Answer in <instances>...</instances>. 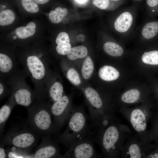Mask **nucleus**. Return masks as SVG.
Listing matches in <instances>:
<instances>
[{"instance_id": "1", "label": "nucleus", "mask_w": 158, "mask_h": 158, "mask_svg": "<svg viewBox=\"0 0 158 158\" xmlns=\"http://www.w3.org/2000/svg\"><path fill=\"white\" fill-rule=\"evenodd\" d=\"M119 121H114L94 133L95 142L99 145L105 158L118 157L122 147L131 133L129 127Z\"/></svg>"}, {"instance_id": "2", "label": "nucleus", "mask_w": 158, "mask_h": 158, "mask_svg": "<svg viewBox=\"0 0 158 158\" xmlns=\"http://www.w3.org/2000/svg\"><path fill=\"white\" fill-rule=\"evenodd\" d=\"M152 108L150 106L144 105L132 109L122 107L118 111L130 123L144 145L146 153L152 145L149 140L147 130L148 123L152 110Z\"/></svg>"}, {"instance_id": "3", "label": "nucleus", "mask_w": 158, "mask_h": 158, "mask_svg": "<svg viewBox=\"0 0 158 158\" xmlns=\"http://www.w3.org/2000/svg\"><path fill=\"white\" fill-rule=\"evenodd\" d=\"M50 106L46 101L37 99L28 107L27 122L36 133L47 135L54 133Z\"/></svg>"}, {"instance_id": "4", "label": "nucleus", "mask_w": 158, "mask_h": 158, "mask_svg": "<svg viewBox=\"0 0 158 158\" xmlns=\"http://www.w3.org/2000/svg\"><path fill=\"white\" fill-rule=\"evenodd\" d=\"M88 117L81 108L73 109L64 131L58 135L57 141L68 148L75 140L88 134L91 131L87 123Z\"/></svg>"}, {"instance_id": "5", "label": "nucleus", "mask_w": 158, "mask_h": 158, "mask_svg": "<svg viewBox=\"0 0 158 158\" xmlns=\"http://www.w3.org/2000/svg\"><path fill=\"white\" fill-rule=\"evenodd\" d=\"M28 76L24 70H19L6 80L12 93L8 99L16 105L29 107L37 99L36 94L28 85L26 81Z\"/></svg>"}, {"instance_id": "6", "label": "nucleus", "mask_w": 158, "mask_h": 158, "mask_svg": "<svg viewBox=\"0 0 158 158\" xmlns=\"http://www.w3.org/2000/svg\"><path fill=\"white\" fill-rule=\"evenodd\" d=\"M36 133L24 127H16L9 130L3 137L1 145H11L28 152L37 140Z\"/></svg>"}, {"instance_id": "7", "label": "nucleus", "mask_w": 158, "mask_h": 158, "mask_svg": "<svg viewBox=\"0 0 158 158\" xmlns=\"http://www.w3.org/2000/svg\"><path fill=\"white\" fill-rule=\"evenodd\" d=\"M95 142L93 133L91 131L86 135L74 141L62 158H92L100 157L94 146Z\"/></svg>"}, {"instance_id": "8", "label": "nucleus", "mask_w": 158, "mask_h": 158, "mask_svg": "<svg viewBox=\"0 0 158 158\" xmlns=\"http://www.w3.org/2000/svg\"><path fill=\"white\" fill-rule=\"evenodd\" d=\"M70 101L69 97L64 95L50 105L51 112L54 117V133L59 132L68 122L73 109Z\"/></svg>"}, {"instance_id": "9", "label": "nucleus", "mask_w": 158, "mask_h": 158, "mask_svg": "<svg viewBox=\"0 0 158 158\" xmlns=\"http://www.w3.org/2000/svg\"><path fill=\"white\" fill-rule=\"evenodd\" d=\"M146 153L144 145L136 134L127 139L121 148L120 155L124 158H146Z\"/></svg>"}, {"instance_id": "10", "label": "nucleus", "mask_w": 158, "mask_h": 158, "mask_svg": "<svg viewBox=\"0 0 158 158\" xmlns=\"http://www.w3.org/2000/svg\"><path fill=\"white\" fill-rule=\"evenodd\" d=\"M33 158H62L56 142L47 135L46 141L43 142L33 154Z\"/></svg>"}, {"instance_id": "11", "label": "nucleus", "mask_w": 158, "mask_h": 158, "mask_svg": "<svg viewBox=\"0 0 158 158\" xmlns=\"http://www.w3.org/2000/svg\"><path fill=\"white\" fill-rule=\"evenodd\" d=\"M133 20V17L130 13L128 12H124L115 20L114 24L115 29L120 32H126L130 28Z\"/></svg>"}, {"instance_id": "12", "label": "nucleus", "mask_w": 158, "mask_h": 158, "mask_svg": "<svg viewBox=\"0 0 158 158\" xmlns=\"http://www.w3.org/2000/svg\"><path fill=\"white\" fill-rule=\"evenodd\" d=\"M55 42L57 44L56 51L60 55L67 54L71 48L68 35L66 32H60L57 35Z\"/></svg>"}, {"instance_id": "13", "label": "nucleus", "mask_w": 158, "mask_h": 158, "mask_svg": "<svg viewBox=\"0 0 158 158\" xmlns=\"http://www.w3.org/2000/svg\"><path fill=\"white\" fill-rule=\"evenodd\" d=\"M63 89L62 85L55 81L51 85H47L45 89V99L48 97L54 102L60 99L63 95Z\"/></svg>"}, {"instance_id": "14", "label": "nucleus", "mask_w": 158, "mask_h": 158, "mask_svg": "<svg viewBox=\"0 0 158 158\" xmlns=\"http://www.w3.org/2000/svg\"><path fill=\"white\" fill-rule=\"evenodd\" d=\"M149 121L151 123V127L148 131L149 140L151 142H158V109H152Z\"/></svg>"}, {"instance_id": "15", "label": "nucleus", "mask_w": 158, "mask_h": 158, "mask_svg": "<svg viewBox=\"0 0 158 158\" xmlns=\"http://www.w3.org/2000/svg\"><path fill=\"white\" fill-rule=\"evenodd\" d=\"M99 77L107 81H111L118 79L120 75L118 71L114 67L108 65L101 67L98 72Z\"/></svg>"}, {"instance_id": "16", "label": "nucleus", "mask_w": 158, "mask_h": 158, "mask_svg": "<svg viewBox=\"0 0 158 158\" xmlns=\"http://www.w3.org/2000/svg\"><path fill=\"white\" fill-rule=\"evenodd\" d=\"M141 92L137 89L128 90L122 94L120 97L121 102L126 105L133 104L141 99Z\"/></svg>"}, {"instance_id": "17", "label": "nucleus", "mask_w": 158, "mask_h": 158, "mask_svg": "<svg viewBox=\"0 0 158 158\" xmlns=\"http://www.w3.org/2000/svg\"><path fill=\"white\" fill-rule=\"evenodd\" d=\"M16 105L9 99L0 109V131L2 133L7 120L8 119L12 110Z\"/></svg>"}, {"instance_id": "18", "label": "nucleus", "mask_w": 158, "mask_h": 158, "mask_svg": "<svg viewBox=\"0 0 158 158\" xmlns=\"http://www.w3.org/2000/svg\"><path fill=\"white\" fill-rule=\"evenodd\" d=\"M36 31V25L33 22L28 23L25 27L17 28L15 32L17 36L21 39H25L33 35Z\"/></svg>"}, {"instance_id": "19", "label": "nucleus", "mask_w": 158, "mask_h": 158, "mask_svg": "<svg viewBox=\"0 0 158 158\" xmlns=\"http://www.w3.org/2000/svg\"><path fill=\"white\" fill-rule=\"evenodd\" d=\"M105 52L109 55L113 56H119L123 53L122 47L118 44L112 42L105 43L103 46Z\"/></svg>"}, {"instance_id": "20", "label": "nucleus", "mask_w": 158, "mask_h": 158, "mask_svg": "<svg viewBox=\"0 0 158 158\" xmlns=\"http://www.w3.org/2000/svg\"><path fill=\"white\" fill-rule=\"evenodd\" d=\"M87 54V48L83 46H80L71 48L67 54L68 58L71 60L85 57Z\"/></svg>"}, {"instance_id": "21", "label": "nucleus", "mask_w": 158, "mask_h": 158, "mask_svg": "<svg viewBox=\"0 0 158 158\" xmlns=\"http://www.w3.org/2000/svg\"><path fill=\"white\" fill-rule=\"evenodd\" d=\"M67 13L68 10L66 8L57 7L54 10L50 11L49 16V19L53 23H59L62 20Z\"/></svg>"}, {"instance_id": "22", "label": "nucleus", "mask_w": 158, "mask_h": 158, "mask_svg": "<svg viewBox=\"0 0 158 158\" xmlns=\"http://www.w3.org/2000/svg\"><path fill=\"white\" fill-rule=\"evenodd\" d=\"M15 19L14 13L11 10L7 9L0 13V25L5 26L13 23Z\"/></svg>"}, {"instance_id": "23", "label": "nucleus", "mask_w": 158, "mask_h": 158, "mask_svg": "<svg viewBox=\"0 0 158 158\" xmlns=\"http://www.w3.org/2000/svg\"><path fill=\"white\" fill-rule=\"evenodd\" d=\"M94 69L93 61L90 56H87L83 63L82 68V73L84 78L89 79L92 75Z\"/></svg>"}, {"instance_id": "24", "label": "nucleus", "mask_w": 158, "mask_h": 158, "mask_svg": "<svg viewBox=\"0 0 158 158\" xmlns=\"http://www.w3.org/2000/svg\"><path fill=\"white\" fill-rule=\"evenodd\" d=\"M142 60L144 63L146 64L158 65V50L145 52L142 56Z\"/></svg>"}, {"instance_id": "25", "label": "nucleus", "mask_w": 158, "mask_h": 158, "mask_svg": "<svg viewBox=\"0 0 158 158\" xmlns=\"http://www.w3.org/2000/svg\"><path fill=\"white\" fill-rule=\"evenodd\" d=\"M6 153L8 158H33V154H30L28 152L14 146L7 150Z\"/></svg>"}, {"instance_id": "26", "label": "nucleus", "mask_w": 158, "mask_h": 158, "mask_svg": "<svg viewBox=\"0 0 158 158\" xmlns=\"http://www.w3.org/2000/svg\"><path fill=\"white\" fill-rule=\"evenodd\" d=\"M23 8L27 11L35 13L39 11L38 4L34 0H21Z\"/></svg>"}, {"instance_id": "27", "label": "nucleus", "mask_w": 158, "mask_h": 158, "mask_svg": "<svg viewBox=\"0 0 158 158\" xmlns=\"http://www.w3.org/2000/svg\"><path fill=\"white\" fill-rule=\"evenodd\" d=\"M12 90L7 83L6 80L0 78V100L10 94L11 95Z\"/></svg>"}, {"instance_id": "28", "label": "nucleus", "mask_w": 158, "mask_h": 158, "mask_svg": "<svg viewBox=\"0 0 158 158\" xmlns=\"http://www.w3.org/2000/svg\"><path fill=\"white\" fill-rule=\"evenodd\" d=\"M66 77L73 84L78 85L81 83V80L78 73L74 68H71L67 71Z\"/></svg>"}, {"instance_id": "29", "label": "nucleus", "mask_w": 158, "mask_h": 158, "mask_svg": "<svg viewBox=\"0 0 158 158\" xmlns=\"http://www.w3.org/2000/svg\"><path fill=\"white\" fill-rule=\"evenodd\" d=\"M154 143L147 152L146 158H158V142Z\"/></svg>"}, {"instance_id": "30", "label": "nucleus", "mask_w": 158, "mask_h": 158, "mask_svg": "<svg viewBox=\"0 0 158 158\" xmlns=\"http://www.w3.org/2000/svg\"><path fill=\"white\" fill-rule=\"evenodd\" d=\"M92 3L99 8L105 10L108 7L109 1V0H92Z\"/></svg>"}, {"instance_id": "31", "label": "nucleus", "mask_w": 158, "mask_h": 158, "mask_svg": "<svg viewBox=\"0 0 158 158\" xmlns=\"http://www.w3.org/2000/svg\"><path fill=\"white\" fill-rule=\"evenodd\" d=\"M147 3L153 13H158V0H147Z\"/></svg>"}, {"instance_id": "32", "label": "nucleus", "mask_w": 158, "mask_h": 158, "mask_svg": "<svg viewBox=\"0 0 158 158\" xmlns=\"http://www.w3.org/2000/svg\"><path fill=\"white\" fill-rule=\"evenodd\" d=\"M7 157V154L6 151L5 150L3 146L0 145V158H5Z\"/></svg>"}, {"instance_id": "33", "label": "nucleus", "mask_w": 158, "mask_h": 158, "mask_svg": "<svg viewBox=\"0 0 158 158\" xmlns=\"http://www.w3.org/2000/svg\"><path fill=\"white\" fill-rule=\"evenodd\" d=\"M85 39V37L84 35L82 34H80L77 37V40L80 42H83Z\"/></svg>"}, {"instance_id": "34", "label": "nucleus", "mask_w": 158, "mask_h": 158, "mask_svg": "<svg viewBox=\"0 0 158 158\" xmlns=\"http://www.w3.org/2000/svg\"><path fill=\"white\" fill-rule=\"evenodd\" d=\"M36 3L39 4H44L48 2L49 0H34Z\"/></svg>"}, {"instance_id": "35", "label": "nucleus", "mask_w": 158, "mask_h": 158, "mask_svg": "<svg viewBox=\"0 0 158 158\" xmlns=\"http://www.w3.org/2000/svg\"><path fill=\"white\" fill-rule=\"evenodd\" d=\"M77 2L82 3L85 2L86 0H76Z\"/></svg>"}, {"instance_id": "36", "label": "nucleus", "mask_w": 158, "mask_h": 158, "mask_svg": "<svg viewBox=\"0 0 158 158\" xmlns=\"http://www.w3.org/2000/svg\"><path fill=\"white\" fill-rule=\"evenodd\" d=\"M111 0V1H119L120 0Z\"/></svg>"}, {"instance_id": "37", "label": "nucleus", "mask_w": 158, "mask_h": 158, "mask_svg": "<svg viewBox=\"0 0 158 158\" xmlns=\"http://www.w3.org/2000/svg\"></svg>"}]
</instances>
